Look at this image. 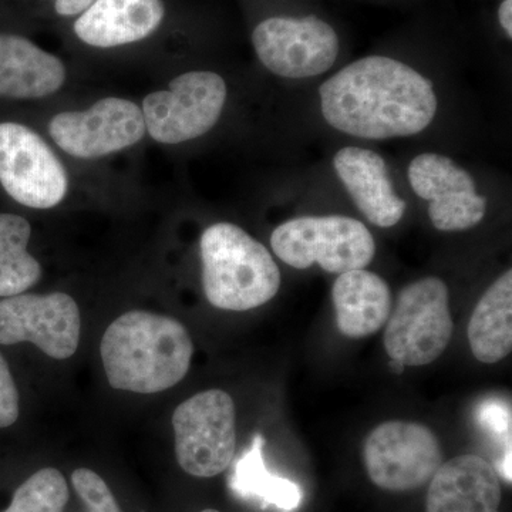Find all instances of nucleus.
I'll return each mask as SVG.
<instances>
[{
	"label": "nucleus",
	"instance_id": "aec40b11",
	"mask_svg": "<svg viewBox=\"0 0 512 512\" xmlns=\"http://www.w3.org/2000/svg\"><path fill=\"white\" fill-rule=\"evenodd\" d=\"M265 439L256 434L251 447L238 458L229 477V488L244 500L258 501L268 507L291 512L302 503V488L288 478L272 474L265 466Z\"/></svg>",
	"mask_w": 512,
	"mask_h": 512
},
{
	"label": "nucleus",
	"instance_id": "6e6552de",
	"mask_svg": "<svg viewBox=\"0 0 512 512\" xmlns=\"http://www.w3.org/2000/svg\"><path fill=\"white\" fill-rule=\"evenodd\" d=\"M363 460L373 484L390 493H407L430 483L443 464V453L429 427L394 420L370 431Z\"/></svg>",
	"mask_w": 512,
	"mask_h": 512
},
{
	"label": "nucleus",
	"instance_id": "20e7f679",
	"mask_svg": "<svg viewBox=\"0 0 512 512\" xmlns=\"http://www.w3.org/2000/svg\"><path fill=\"white\" fill-rule=\"evenodd\" d=\"M275 255L295 269L318 264L329 274L365 269L373 261L376 244L363 222L343 215L293 218L271 235Z\"/></svg>",
	"mask_w": 512,
	"mask_h": 512
},
{
	"label": "nucleus",
	"instance_id": "f8f14e48",
	"mask_svg": "<svg viewBox=\"0 0 512 512\" xmlns=\"http://www.w3.org/2000/svg\"><path fill=\"white\" fill-rule=\"evenodd\" d=\"M49 134L69 156L93 160L136 146L146 136V123L134 101L107 97L87 110L56 114Z\"/></svg>",
	"mask_w": 512,
	"mask_h": 512
},
{
	"label": "nucleus",
	"instance_id": "dca6fc26",
	"mask_svg": "<svg viewBox=\"0 0 512 512\" xmlns=\"http://www.w3.org/2000/svg\"><path fill=\"white\" fill-rule=\"evenodd\" d=\"M164 18L163 0H94L77 16L73 30L84 45L113 49L147 39Z\"/></svg>",
	"mask_w": 512,
	"mask_h": 512
},
{
	"label": "nucleus",
	"instance_id": "2eb2a0df",
	"mask_svg": "<svg viewBox=\"0 0 512 512\" xmlns=\"http://www.w3.org/2000/svg\"><path fill=\"white\" fill-rule=\"evenodd\" d=\"M497 470L483 457L464 454L441 464L430 480L427 512H500Z\"/></svg>",
	"mask_w": 512,
	"mask_h": 512
},
{
	"label": "nucleus",
	"instance_id": "7ed1b4c3",
	"mask_svg": "<svg viewBox=\"0 0 512 512\" xmlns=\"http://www.w3.org/2000/svg\"><path fill=\"white\" fill-rule=\"evenodd\" d=\"M200 254L205 298L222 311L259 308L281 288V271L271 252L231 222L202 232Z\"/></svg>",
	"mask_w": 512,
	"mask_h": 512
},
{
	"label": "nucleus",
	"instance_id": "b1692460",
	"mask_svg": "<svg viewBox=\"0 0 512 512\" xmlns=\"http://www.w3.org/2000/svg\"><path fill=\"white\" fill-rule=\"evenodd\" d=\"M478 421L493 439L511 447V410L507 404L490 400L478 409Z\"/></svg>",
	"mask_w": 512,
	"mask_h": 512
},
{
	"label": "nucleus",
	"instance_id": "39448f33",
	"mask_svg": "<svg viewBox=\"0 0 512 512\" xmlns=\"http://www.w3.org/2000/svg\"><path fill=\"white\" fill-rule=\"evenodd\" d=\"M454 323L446 282L427 276L400 292L384 330V349L403 366H426L450 345Z\"/></svg>",
	"mask_w": 512,
	"mask_h": 512
},
{
	"label": "nucleus",
	"instance_id": "cd10ccee",
	"mask_svg": "<svg viewBox=\"0 0 512 512\" xmlns=\"http://www.w3.org/2000/svg\"><path fill=\"white\" fill-rule=\"evenodd\" d=\"M201 512H220V511H217V510H204V511H201Z\"/></svg>",
	"mask_w": 512,
	"mask_h": 512
},
{
	"label": "nucleus",
	"instance_id": "0eeeda50",
	"mask_svg": "<svg viewBox=\"0 0 512 512\" xmlns=\"http://www.w3.org/2000/svg\"><path fill=\"white\" fill-rule=\"evenodd\" d=\"M227 83L220 74L194 70L171 80L143 101L146 133L160 144L187 143L207 134L221 119Z\"/></svg>",
	"mask_w": 512,
	"mask_h": 512
},
{
	"label": "nucleus",
	"instance_id": "4468645a",
	"mask_svg": "<svg viewBox=\"0 0 512 512\" xmlns=\"http://www.w3.org/2000/svg\"><path fill=\"white\" fill-rule=\"evenodd\" d=\"M333 167L357 210L379 228L402 221L406 201L394 191L386 161L376 151L362 147L340 148Z\"/></svg>",
	"mask_w": 512,
	"mask_h": 512
},
{
	"label": "nucleus",
	"instance_id": "bb28decb",
	"mask_svg": "<svg viewBox=\"0 0 512 512\" xmlns=\"http://www.w3.org/2000/svg\"><path fill=\"white\" fill-rule=\"evenodd\" d=\"M498 20L508 37H512V0H503L498 9Z\"/></svg>",
	"mask_w": 512,
	"mask_h": 512
},
{
	"label": "nucleus",
	"instance_id": "5701e85b",
	"mask_svg": "<svg viewBox=\"0 0 512 512\" xmlns=\"http://www.w3.org/2000/svg\"><path fill=\"white\" fill-rule=\"evenodd\" d=\"M74 490L82 498L89 512H121L120 505L106 481L89 470V468H77L72 476Z\"/></svg>",
	"mask_w": 512,
	"mask_h": 512
},
{
	"label": "nucleus",
	"instance_id": "9d476101",
	"mask_svg": "<svg viewBox=\"0 0 512 512\" xmlns=\"http://www.w3.org/2000/svg\"><path fill=\"white\" fill-rule=\"evenodd\" d=\"M259 62L285 79H308L328 72L339 55L335 29L316 16L265 19L252 33Z\"/></svg>",
	"mask_w": 512,
	"mask_h": 512
},
{
	"label": "nucleus",
	"instance_id": "1a4fd4ad",
	"mask_svg": "<svg viewBox=\"0 0 512 512\" xmlns=\"http://www.w3.org/2000/svg\"><path fill=\"white\" fill-rule=\"evenodd\" d=\"M0 184L19 204L49 210L66 197L69 175L49 144L32 128L0 123Z\"/></svg>",
	"mask_w": 512,
	"mask_h": 512
},
{
	"label": "nucleus",
	"instance_id": "393cba45",
	"mask_svg": "<svg viewBox=\"0 0 512 512\" xmlns=\"http://www.w3.org/2000/svg\"><path fill=\"white\" fill-rule=\"evenodd\" d=\"M19 419V393L8 363L0 355V429L12 426Z\"/></svg>",
	"mask_w": 512,
	"mask_h": 512
},
{
	"label": "nucleus",
	"instance_id": "f03ea898",
	"mask_svg": "<svg viewBox=\"0 0 512 512\" xmlns=\"http://www.w3.org/2000/svg\"><path fill=\"white\" fill-rule=\"evenodd\" d=\"M194 345L183 323L146 311L121 315L104 332L100 355L110 386L154 394L181 382L190 370Z\"/></svg>",
	"mask_w": 512,
	"mask_h": 512
},
{
	"label": "nucleus",
	"instance_id": "ddd939ff",
	"mask_svg": "<svg viewBox=\"0 0 512 512\" xmlns=\"http://www.w3.org/2000/svg\"><path fill=\"white\" fill-rule=\"evenodd\" d=\"M414 194L429 202L431 224L439 231L460 232L476 227L487 212L473 175L450 157L424 153L409 165Z\"/></svg>",
	"mask_w": 512,
	"mask_h": 512
},
{
	"label": "nucleus",
	"instance_id": "f257e3e1",
	"mask_svg": "<svg viewBox=\"0 0 512 512\" xmlns=\"http://www.w3.org/2000/svg\"><path fill=\"white\" fill-rule=\"evenodd\" d=\"M330 127L365 140L412 137L437 114L436 92L426 76L386 56H367L333 74L319 89Z\"/></svg>",
	"mask_w": 512,
	"mask_h": 512
},
{
	"label": "nucleus",
	"instance_id": "a878e982",
	"mask_svg": "<svg viewBox=\"0 0 512 512\" xmlns=\"http://www.w3.org/2000/svg\"><path fill=\"white\" fill-rule=\"evenodd\" d=\"M94 0H55V10L62 18L80 16L92 6Z\"/></svg>",
	"mask_w": 512,
	"mask_h": 512
},
{
	"label": "nucleus",
	"instance_id": "412c9836",
	"mask_svg": "<svg viewBox=\"0 0 512 512\" xmlns=\"http://www.w3.org/2000/svg\"><path fill=\"white\" fill-rule=\"evenodd\" d=\"M32 228L23 217L0 214V296L25 293L42 278V266L29 254Z\"/></svg>",
	"mask_w": 512,
	"mask_h": 512
},
{
	"label": "nucleus",
	"instance_id": "423d86ee",
	"mask_svg": "<svg viewBox=\"0 0 512 512\" xmlns=\"http://www.w3.org/2000/svg\"><path fill=\"white\" fill-rule=\"evenodd\" d=\"M175 454L185 473L211 478L231 466L237 447V412L227 392L205 390L173 414Z\"/></svg>",
	"mask_w": 512,
	"mask_h": 512
},
{
	"label": "nucleus",
	"instance_id": "9b49d317",
	"mask_svg": "<svg viewBox=\"0 0 512 512\" xmlns=\"http://www.w3.org/2000/svg\"><path fill=\"white\" fill-rule=\"evenodd\" d=\"M82 319L72 296L63 292L20 293L0 301V343L32 342L56 360L79 348Z\"/></svg>",
	"mask_w": 512,
	"mask_h": 512
},
{
	"label": "nucleus",
	"instance_id": "a211bd4d",
	"mask_svg": "<svg viewBox=\"0 0 512 512\" xmlns=\"http://www.w3.org/2000/svg\"><path fill=\"white\" fill-rule=\"evenodd\" d=\"M336 326L343 336L362 339L375 335L392 313V291L386 281L366 269L343 272L332 288Z\"/></svg>",
	"mask_w": 512,
	"mask_h": 512
},
{
	"label": "nucleus",
	"instance_id": "4be33fe9",
	"mask_svg": "<svg viewBox=\"0 0 512 512\" xmlns=\"http://www.w3.org/2000/svg\"><path fill=\"white\" fill-rule=\"evenodd\" d=\"M69 495L63 474L56 468H42L20 485L3 512H63Z\"/></svg>",
	"mask_w": 512,
	"mask_h": 512
},
{
	"label": "nucleus",
	"instance_id": "f3484780",
	"mask_svg": "<svg viewBox=\"0 0 512 512\" xmlns=\"http://www.w3.org/2000/svg\"><path fill=\"white\" fill-rule=\"evenodd\" d=\"M66 67L32 40L0 33V97L43 99L62 89Z\"/></svg>",
	"mask_w": 512,
	"mask_h": 512
},
{
	"label": "nucleus",
	"instance_id": "6ab92c4d",
	"mask_svg": "<svg viewBox=\"0 0 512 512\" xmlns=\"http://www.w3.org/2000/svg\"><path fill=\"white\" fill-rule=\"evenodd\" d=\"M468 342L478 362L494 365L512 350V271H505L478 301L470 323Z\"/></svg>",
	"mask_w": 512,
	"mask_h": 512
}]
</instances>
